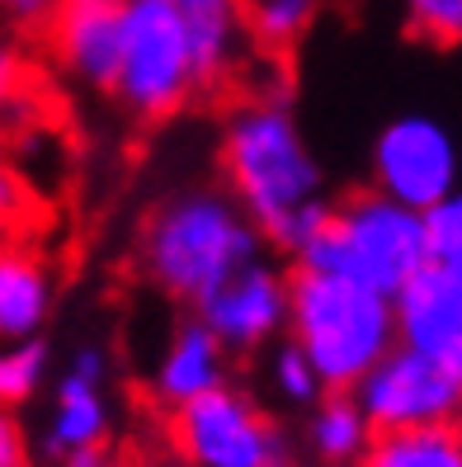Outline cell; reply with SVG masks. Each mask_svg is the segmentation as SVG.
I'll use <instances>...</instances> for the list:
<instances>
[{
  "instance_id": "1",
  "label": "cell",
  "mask_w": 462,
  "mask_h": 467,
  "mask_svg": "<svg viewBox=\"0 0 462 467\" xmlns=\"http://www.w3.org/2000/svg\"><path fill=\"white\" fill-rule=\"evenodd\" d=\"M217 161H222V189L279 251L293 255L325 227L331 217L325 171L283 95L236 104L222 123Z\"/></svg>"
},
{
  "instance_id": "2",
  "label": "cell",
  "mask_w": 462,
  "mask_h": 467,
  "mask_svg": "<svg viewBox=\"0 0 462 467\" xmlns=\"http://www.w3.org/2000/svg\"><path fill=\"white\" fill-rule=\"evenodd\" d=\"M264 255V236L227 189L189 184L160 199L138 236V260L151 288L194 312L241 265Z\"/></svg>"
},
{
  "instance_id": "3",
  "label": "cell",
  "mask_w": 462,
  "mask_h": 467,
  "mask_svg": "<svg viewBox=\"0 0 462 467\" xmlns=\"http://www.w3.org/2000/svg\"><path fill=\"white\" fill-rule=\"evenodd\" d=\"M283 331L325 392H354V382L396 345L392 293L335 269H288Z\"/></svg>"
},
{
  "instance_id": "4",
  "label": "cell",
  "mask_w": 462,
  "mask_h": 467,
  "mask_svg": "<svg viewBox=\"0 0 462 467\" xmlns=\"http://www.w3.org/2000/svg\"><path fill=\"white\" fill-rule=\"evenodd\" d=\"M429 265L425 251V213L406 208L377 189L331 203L325 227L293 251V269H335L396 293L416 269Z\"/></svg>"
},
{
  "instance_id": "5",
  "label": "cell",
  "mask_w": 462,
  "mask_h": 467,
  "mask_svg": "<svg viewBox=\"0 0 462 467\" xmlns=\"http://www.w3.org/2000/svg\"><path fill=\"white\" fill-rule=\"evenodd\" d=\"M199 95V67L189 38L166 0H128L123 43L108 99H118L132 119L160 123Z\"/></svg>"
},
{
  "instance_id": "6",
  "label": "cell",
  "mask_w": 462,
  "mask_h": 467,
  "mask_svg": "<svg viewBox=\"0 0 462 467\" xmlns=\"http://www.w3.org/2000/svg\"><path fill=\"white\" fill-rule=\"evenodd\" d=\"M166 439L180 467H293L288 430L236 382L175 406Z\"/></svg>"
},
{
  "instance_id": "7",
  "label": "cell",
  "mask_w": 462,
  "mask_h": 467,
  "mask_svg": "<svg viewBox=\"0 0 462 467\" xmlns=\"http://www.w3.org/2000/svg\"><path fill=\"white\" fill-rule=\"evenodd\" d=\"M364 420L373 434H396V430H425V425H453L462 420V373L416 354L406 345H392L377 359L354 392Z\"/></svg>"
},
{
  "instance_id": "8",
  "label": "cell",
  "mask_w": 462,
  "mask_h": 467,
  "mask_svg": "<svg viewBox=\"0 0 462 467\" xmlns=\"http://www.w3.org/2000/svg\"><path fill=\"white\" fill-rule=\"evenodd\" d=\"M462 180L453 132L429 114H401L373 137V189L406 208H434Z\"/></svg>"
},
{
  "instance_id": "9",
  "label": "cell",
  "mask_w": 462,
  "mask_h": 467,
  "mask_svg": "<svg viewBox=\"0 0 462 467\" xmlns=\"http://www.w3.org/2000/svg\"><path fill=\"white\" fill-rule=\"evenodd\" d=\"M194 317L227 345V354L264 349L288 326V269H279L264 255L241 265L231 279H222L199 302Z\"/></svg>"
},
{
  "instance_id": "10",
  "label": "cell",
  "mask_w": 462,
  "mask_h": 467,
  "mask_svg": "<svg viewBox=\"0 0 462 467\" xmlns=\"http://www.w3.org/2000/svg\"><path fill=\"white\" fill-rule=\"evenodd\" d=\"M114 425V406H108V354L99 345H80L71 364L62 368L57 388H52V410L43 420L38 449L47 462H57L80 449H99Z\"/></svg>"
},
{
  "instance_id": "11",
  "label": "cell",
  "mask_w": 462,
  "mask_h": 467,
  "mask_svg": "<svg viewBox=\"0 0 462 467\" xmlns=\"http://www.w3.org/2000/svg\"><path fill=\"white\" fill-rule=\"evenodd\" d=\"M123 5L128 0H57V10L47 15L52 57L80 90H95V95L114 90Z\"/></svg>"
},
{
  "instance_id": "12",
  "label": "cell",
  "mask_w": 462,
  "mask_h": 467,
  "mask_svg": "<svg viewBox=\"0 0 462 467\" xmlns=\"http://www.w3.org/2000/svg\"><path fill=\"white\" fill-rule=\"evenodd\" d=\"M396 345L462 373V274L425 265L392 293Z\"/></svg>"
},
{
  "instance_id": "13",
  "label": "cell",
  "mask_w": 462,
  "mask_h": 467,
  "mask_svg": "<svg viewBox=\"0 0 462 467\" xmlns=\"http://www.w3.org/2000/svg\"><path fill=\"white\" fill-rule=\"evenodd\" d=\"M227 373H231L227 345L217 340L199 317H189V321L175 326V336L166 340V349H160V359L151 368V397H156V406L175 410V406L231 382Z\"/></svg>"
},
{
  "instance_id": "14",
  "label": "cell",
  "mask_w": 462,
  "mask_h": 467,
  "mask_svg": "<svg viewBox=\"0 0 462 467\" xmlns=\"http://www.w3.org/2000/svg\"><path fill=\"white\" fill-rule=\"evenodd\" d=\"M166 5L175 10L180 29L189 38V52H194L199 90L231 80L251 43L246 0H166Z\"/></svg>"
},
{
  "instance_id": "15",
  "label": "cell",
  "mask_w": 462,
  "mask_h": 467,
  "mask_svg": "<svg viewBox=\"0 0 462 467\" xmlns=\"http://www.w3.org/2000/svg\"><path fill=\"white\" fill-rule=\"evenodd\" d=\"M57 307V284L43 255L0 241V340H38Z\"/></svg>"
},
{
  "instance_id": "16",
  "label": "cell",
  "mask_w": 462,
  "mask_h": 467,
  "mask_svg": "<svg viewBox=\"0 0 462 467\" xmlns=\"http://www.w3.org/2000/svg\"><path fill=\"white\" fill-rule=\"evenodd\" d=\"M368 420L349 392H321L307 406V444L325 467H354L368 449Z\"/></svg>"
},
{
  "instance_id": "17",
  "label": "cell",
  "mask_w": 462,
  "mask_h": 467,
  "mask_svg": "<svg viewBox=\"0 0 462 467\" xmlns=\"http://www.w3.org/2000/svg\"><path fill=\"white\" fill-rule=\"evenodd\" d=\"M354 467H462V420L373 434Z\"/></svg>"
},
{
  "instance_id": "18",
  "label": "cell",
  "mask_w": 462,
  "mask_h": 467,
  "mask_svg": "<svg viewBox=\"0 0 462 467\" xmlns=\"http://www.w3.org/2000/svg\"><path fill=\"white\" fill-rule=\"evenodd\" d=\"M321 0H246V29L260 47L288 52L316 24Z\"/></svg>"
},
{
  "instance_id": "19",
  "label": "cell",
  "mask_w": 462,
  "mask_h": 467,
  "mask_svg": "<svg viewBox=\"0 0 462 467\" xmlns=\"http://www.w3.org/2000/svg\"><path fill=\"white\" fill-rule=\"evenodd\" d=\"M47 345L38 340H0V410H19L47 382Z\"/></svg>"
},
{
  "instance_id": "20",
  "label": "cell",
  "mask_w": 462,
  "mask_h": 467,
  "mask_svg": "<svg viewBox=\"0 0 462 467\" xmlns=\"http://www.w3.org/2000/svg\"><path fill=\"white\" fill-rule=\"evenodd\" d=\"M425 251H429V265L462 274V189L425 208Z\"/></svg>"
},
{
  "instance_id": "21",
  "label": "cell",
  "mask_w": 462,
  "mask_h": 467,
  "mask_svg": "<svg viewBox=\"0 0 462 467\" xmlns=\"http://www.w3.org/2000/svg\"><path fill=\"white\" fill-rule=\"evenodd\" d=\"M269 382H274V392L288 401V406H312L325 388H321V378L312 373V364L303 359V349H297L293 340L274 349V359H269Z\"/></svg>"
},
{
  "instance_id": "22",
  "label": "cell",
  "mask_w": 462,
  "mask_h": 467,
  "mask_svg": "<svg viewBox=\"0 0 462 467\" xmlns=\"http://www.w3.org/2000/svg\"><path fill=\"white\" fill-rule=\"evenodd\" d=\"M411 29L429 43H462V0H401Z\"/></svg>"
},
{
  "instance_id": "23",
  "label": "cell",
  "mask_w": 462,
  "mask_h": 467,
  "mask_svg": "<svg viewBox=\"0 0 462 467\" xmlns=\"http://www.w3.org/2000/svg\"><path fill=\"white\" fill-rule=\"evenodd\" d=\"M0 467H29V434L15 410H0Z\"/></svg>"
},
{
  "instance_id": "24",
  "label": "cell",
  "mask_w": 462,
  "mask_h": 467,
  "mask_svg": "<svg viewBox=\"0 0 462 467\" xmlns=\"http://www.w3.org/2000/svg\"><path fill=\"white\" fill-rule=\"evenodd\" d=\"M24 203H29V189H24L19 171H10L5 161H0V223L19 217V213H24Z\"/></svg>"
},
{
  "instance_id": "25",
  "label": "cell",
  "mask_w": 462,
  "mask_h": 467,
  "mask_svg": "<svg viewBox=\"0 0 462 467\" xmlns=\"http://www.w3.org/2000/svg\"><path fill=\"white\" fill-rule=\"evenodd\" d=\"M19 76H24V62H19L15 43L0 38V114H5V104L15 99V90H19Z\"/></svg>"
},
{
  "instance_id": "26",
  "label": "cell",
  "mask_w": 462,
  "mask_h": 467,
  "mask_svg": "<svg viewBox=\"0 0 462 467\" xmlns=\"http://www.w3.org/2000/svg\"><path fill=\"white\" fill-rule=\"evenodd\" d=\"M0 10L19 24H47V15L57 10V0H0Z\"/></svg>"
}]
</instances>
